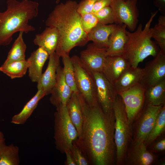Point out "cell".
<instances>
[{
	"label": "cell",
	"instance_id": "cell-13",
	"mask_svg": "<svg viewBox=\"0 0 165 165\" xmlns=\"http://www.w3.org/2000/svg\"><path fill=\"white\" fill-rule=\"evenodd\" d=\"M163 105H145L137 124L134 141L145 142L152 129Z\"/></svg>",
	"mask_w": 165,
	"mask_h": 165
},
{
	"label": "cell",
	"instance_id": "cell-39",
	"mask_svg": "<svg viewBox=\"0 0 165 165\" xmlns=\"http://www.w3.org/2000/svg\"><path fill=\"white\" fill-rule=\"evenodd\" d=\"M153 149L156 151H162L165 149V139L163 138L156 142L153 147Z\"/></svg>",
	"mask_w": 165,
	"mask_h": 165
},
{
	"label": "cell",
	"instance_id": "cell-20",
	"mask_svg": "<svg viewBox=\"0 0 165 165\" xmlns=\"http://www.w3.org/2000/svg\"><path fill=\"white\" fill-rule=\"evenodd\" d=\"M49 55L43 48L38 47L27 59L30 63L28 68V76L33 82H37L41 77L44 64Z\"/></svg>",
	"mask_w": 165,
	"mask_h": 165
},
{
	"label": "cell",
	"instance_id": "cell-25",
	"mask_svg": "<svg viewBox=\"0 0 165 165\" xmlns=\"http://www.w3.org/2000/svg\"><path fill=\"white\" fill-rule=\"evenodd\" d=\"M145 102L146 105L159 106L165 104V79L145 89Z\"/></svg>",
	"mask_w": 165,
	"mask_h": 165
},
{
	"label": "cell",
	"instance_id": "cell-12",
	"mask_svg": "<svg viewBox=\"0 0 165 165\" xmlns=\"http://www.w3.org/2000/svg\"><path fill=\"white\" fill-rule=\"evenodd\" d=\"M140 83L146 89L165 79V54L159 51L155 58L143 68Z\"/></svg>",
	"mask_w": 165,
	"mask_h": 165
},
{
	"label": "cell",
	"instance_id": "cell-1",
	"mask_svg": "<svg viewBox=\"0 0 165 165\" xmlns=\"http://www.w3.org/2000/svg\"><path fill=\"white\" fill-rule=\"evenodd\" d=\"M83 116L82 132L75 141L89 164L112 165L116 159L113 111L105 113L97 103L89 105L78 94Z\"/></svg>",
	"mask_w": 165,
	"mask_h": 165
},
{
	"label": "cell",
	"instance_id": "cell-37",
	"mask_svg": "<svg viewBox=\"0 0 165 165\" xmlns=\"http://www.w3.org/2000/svg\"><path fill=\"white\" fill-rule=\"evenodd\" d=\"M154 4L158 8L159 11L165 15V0H153Z\"/></svg>",
	"mask_w": 165,
	"mask_h": 165
},
{
	"label": "cell",
	"instance_id": "cell-32",
	"mask_svg": "<svg viewBox=\"0 0 165 165\" xmlns=\"http://www.w3.org/2000/svg\"><path fill=\"white\" fill-rule=\"evenodd\" d=\"M94 13L98 23L103 24H119L116 15L110 6L104 7Z\"/></svg>",
	"mask_w": 165,
	"mask_h": 165
},
{
	"label": "cell",
	"instance_id": "cell-9",
	"mask_svg": "<svg viewBox=\"0 0 165 165\" xmlns=\"http://www.w3.org/2000/svg\"><path fill=\"white\" fill-rule=\"evenodd\" d=\"M96 86L98 103L106 113L113 112V107L117 93L113 84L101 72H93Z\"/></svg>",
	"mask_w": 165,
	"mask_h": 165
},
{
	"label": "cell",
	"instance_id": "cell-24",
	"mask_svg": "<svg viewBox=\"0 0 165 165\" xmlns=\"http://www.w3.org/2000/svg\"><path fill=\"white\" fill-rule=\"evenodd\" d=\"M41 90H38L36 94L25 105L19 113L12 118L11 123L16 125L24 124L37 107L39 101L46 96Z\"/></svg>",
	"mask_w": 165,
	"mask_h": 165
},
{
	"label": "cell",
	"instance_id": "cell-41",
	"mask_svg": "<svg viewBox=\"0 0 165 165\" xmlns=\"http://www.w3.org/2000/svg\"><path fill=\"white\" fill-rule=\"evenodd\" d=\"M60 0H56V3L57 4H58V3H59L60 2Z\"/></svg>",
	"mask_w": 165,
	"mask_h": 165
},
{
	"label": "cell",
	"instance_id": "cell-8",
	"mask_svg": "<svg viewBox=\"0 0 165 165\" xmlns=\"http://www.w3.org/2000/svg\"><path fill=\"white\" fill-rule=\"evenodd\" d=\"M137 0H112L110 5L117 18L119 24H124L129 31H134L137 27L139 11Z\"/></svg>",
	"mask_w": 165,
	"mask_h": 165
},
{
	"label": "cell",
	"instance_id": "cell-30",
	"mask_svg": "<svg viewBox=\"0 0 165 165\" xmlns=\"http://www.w3.org/2000/svg\"><path fill=\"white\" fill-rule=\"evenodd\" d=\"M62 57L64 67L63 72L65 79L73 93H78L75 79V73L72 63L69 56Z\"/></svg>",
	"mask_w": 165,
	"mask_h": 165
},
{
	"label": "cell",
	"instance_id": "cell-36",
	"mask_svg": "<svg viewBox=\"0 0 165 165\" xmlns=\"http://www.w3.org/2000/svg\"><path fill=\"white\" fill-rule=\"evenodd\" d=\"M112 0H98L95 3L92 13H94L107 6H110Z\"/></svg>",
	"mask_w": 165,
	"mask_h": 165
},
{
	"label": "cell",
	"instance_id": "cell-16",
	"mask_svg": "<svg viewBox=\"0 0 165 165\" xmlns=\"http://www.w3.org/2000/svg\"><path fill=\"white\" fill-rule=\"evenodd\" d=\"M130 66L128 62L122 56H107L101 73L109 81L114 84Z\"/></svg>",
	"mask_w": 165,
	"mask_h": 165
},
{
	"label": "cell",
	"instance_id": "cell-7",
	"mask_svg": "<svg viewBox=\"0 0 165 165\" xmlns=\"http://www.w3.org/2000/svg\"><path fill=\"white\" fill-rule=\"evenodd\" d=\"M71 58L79 93L89 105H95L97 101L96 84L92 73L83 65L79 56L74 55Z\"/></svg>",
	"mask_w": 165,
	"mask_h": 165
},
{
	"label": "cell",
	"instance_id": "cell-6",
	"mask_svg": "<svg viewBox=\"0 0 165 165\" xmlns=\"http://www.w3.org/2000/svg\"><path fill=\"white\" fill-rule=\"evenodd\" d=\"M54 115V137L56 148L61 153L70 150L78 138L77 130L69 117L66 105L56 107Z\"/></svg>",
	"mask_w": 165,
	"mask_h": 165
},
{
	"label": "cell",
	"instance_id": "cell-23",
	"mask_svg": "<svg viewBox=\"0 0 165 165\" xmlns=\"http://www.w3.org/2000/svg\"><path fill=\"white\" fill-rule=\"evenodd\" d=\"M66 106L69 117L77 130L79 137L82 132L83 116L78 93H72Z\"/></svg>",
	"mask_w": 165,
	"mask_h": 165
},
{
	"label": "cell",
	"instance_id": "cell-26",
	"mask_svg": "<svg viewBox=\"0 0 165 165\" xmlns=\"http://www.w3.org/2000/svg\"><path fill=\"white\" fill-rule=\"evenodd\" d=\"M20 162L18 147L5 142L0 145V165H19Z\"/></svg>",
	"mask_w": 165,
	"mask_h": 165
},
{
	"label": "cell",
	"instance_id": "cell-18",
	"mask_svg": "<svg viewBox=\"0 0 165 165\" xmlns=\"http://www.w3.org/2000/svg\"><path fill=\"white\" fill-rule=\"evenodd\" d=\"M126 28L125 24H116L109 37L108 46L107 49L108 56H122L127 39Z\"/></svg>",
	"mask_w": 165,
	"mask_h": 165
},
{
	"label": "cell",
	"instance_id": "cell-17",
	"mask_svg": "<svg viewBox=\"0 0 165 165\" xmlns=\"http://www.w3.org/2000/svg\"><path fill=\"white\" fill-rule=\"evenodd\" d=\"M146 146L144 141H134L128 153L127 163L132 165H150L153 163L155 157Z\"/></svg>",
	"mask_w": 165,
	"mask_h": 165
},
{
	"label": "cell",
	"instance_id": "cell-5",
	"mask_svg": "<svg viewBox=\"0 0 165 165\" xmlns=\"http://www.w3.org/2000/svg\"><path fill=\"white\" fill-rule=\"evenodd\" d=\"M113 110L115 118L114 140L116 160L117 164H120L124 161L127 155L131 135V124L128 121L123 101L118 94Z\"/></svg>",
	"mask_w": 165,
	"mask_h": 165
},
{
	"label": "cell",
	"instance_id": "cell-31",
	"mask_svg": "<svg viewBox=\"0 0 165 165\" xmlns=\"http://www.w3.org/2000/svg\"><path fill=\"white\" fill-rule=\"evenodd\" d=\"M152 28V38L159 46L160 51L165 54V15L160 16L157 23Z\"/></svg>",
	"mask_w": 165,
	"mask_h": 165
},
{
	"label": "cell",
	"instance_id": "cell-19",
	"mask_svg": "<svg viewBox=\"0 0 165 165\" xmlns=\"http://www.w3.org/2000/svg\"><path fill=\"white\" fill-rule=\"evenodd\" d=\"M144 69L138 67L128 68L113 84L117 94L126 90L140 83Z\"/></svg>",
	"mask_w": 165,
	"mask_h": 165
},
{
	"label": "cell",
	"instance_id": "cell-38",
	"mask_svg": "<svg viewBox=\"0 0 165 165\" xmlns=\"http://www.w3.org/2000/svg\"><path fill=\"white\" fill-rule=\"evenodd\" d=\"M65 154L66 159L64 164L66 165H76L70 150H66Z\"/></svg>",
	"mask_w": 165,
	"mask_h": 165
},
{
	"label": "cell",
	"instance_id": "cell-40",
	"mask_svg": "<svg viewBox=\"0 0 165 165\" xmlns=\"http://www.w3.org/2000/svg\"><path fill=\"white\" fill-rule=\"evenodd\" d=\"M5 138L3 133L0 130V145L5 142Z\"/></svg>",
	"mask_w": 165,
	"mask_h": 165
},
{
	"label": "cell",
	"instance_id": "cell-42",
	"mask_svg": "<svg viewBox=\"0 0 165 165\" xmlns=\"http://www.w3.org/2000/svg\"><path fill=\"white\" fill-rule=\"evenodd\" d=\"M22 0L31 1V0Z\"/></svg>",
	"mask_w": 165,
	"mask_h": 165
},
{
	"label": "cell",
	"instance_id": "cell-4",
	"mask_svg": "<svg viewBox=\"0 0 165 165\" xmlns=\"http://www.w3.org/2000/svg\"><path fill=\"white\" fill-rule=\"evenodd\" d=\"M159 10L151 14L144 28L140 24L133 32L126 30L127 41L122 56L128 62L130 66L135 68L139 64L149 56L155 57L159 51L152 41L153 28L151 25Z\"/></svg>",
	"mask_w": 165,
	"mask_h": 165
},
{
	"label": "cell",
	"instance_id": "cell-21",
	"mask_svg": "<svg viewBox=\"0 0 165 165\" xmlns=\"http://www.w3.org/2000/svg\"><path fill=\"white\" fill-rule=\"evenodd\" d=\"M59 38L57 29L47 26L42 33L35 35L33 42L35 45L44 49L50 55L55 52Z\"/></svg>",
	"mask_w": 165,
	"mask_h": 165
},
{
	"label": "cell",
	"instance_id": "cell-3",
	"mask_svg": "<svg viewBox=\"0 0 165 165\" xmlns=\"http://www.w3.org/2000/svg\"><path fill=\"white\" fill-rule=\"evenodd\" d=\"M7 9L0 12V46L9 45L15 33L35 31L29 21L38 15V3L31 1L8 0Z\"/></svg>",
	"mask_w": 165,
	"mask_h": 165
},
{
	"label": "cell",
	"instance_id": "cell-15",
	"mask_svg": "<svg viewBox=\"0 0 165 165\" xmlns=\"http://www.w3.org/2000/svg\"><path fill=\"white\" fill-rule=\"evenodd\" d=\"M60 57L55 52L49 55L46 69L37 82L38 90H42L46 95L50 94L55 84L57 69L60 65Z\"/></svg>",
	"mask_w": 165,
	"mask_h": 165
},
{
	"label": "cell",
	"instance_id": "cell-27",
	"mask_svg": "<svg viewBox=\"0 0 165 165\" xmlns=\"http://www.w3.org/2000/svg\"><path fill=\"white\" fill-rule=\"evenodd\" d=\"M23 33L22 31L19 32L18 36L8 52L7 58L3 64L26 60L25 52L27 46L23 39Z\"/></svg>",
	"mask_w": 165,
	"mask_h": 165
},
{
	"label": "cell",
	"instance_id": "cell-28",
	"mask_svg": "<svg viewBox=\"0 0 165 165\" xmlns=\"http://www.w3.org/2000/svg\"><path fill=\"white\" fill-rule=\"evenodd\" d=\"M29 61L27 60L12 62L0 67V71L11 79L21 78L26 74L30 65Z\"/></svg>",
	"mask_w": 165,
	"mask_h": 165
},
{
	"label": "cell",
	"instance_id": "cell-2",
	"mask_svg": "<svg viewBox=\"0 0 165 165\" xmlns=\"http://www.w3.org/2000/svg\"><path fill=\"white\" fill-rule=\"evenodd\" d=\"M78 5L76 1L72 0L58 3L45 21L46 26L55 27L58 30L59 38L55 52L60 57L69 56L74 48L83 46L89 42L82 27Z\"/></svg>",
	"mask_w": 165,
	"mask_h": 165
},
{
	"label": "cell",
	"instance_id": "cell-33",
	"mask_svg": "<svg viewBox=\"0 0 165 165\" xmlns=\"http://www.w3.org/2000/svg\"><path fill=\"white\" fill-rule=\"evenodd\" d=\"M80 15L82 28L87 34L98 23L97 19L92 12Z\"/></svg>",
	"mask_w": 165,
	"mask_h": 165
},
{
	"label": "cell",
	"instance_id": "cell-11",
	"mask_svg": "<svg viewBox=\"0 0 165 165\" xmlns=\"http://www.w3.org/2000/svg\"><path fill=\"white\" fill-rule=\"evenodd\" d=\"M107 49L93 43L89 44L85 50L80 52V60L83 65L92 73L101 72L108 56Z\"/></svg>",
	"mask_w": 165,
	"mask_h": 165
},
{
	"label": "cell",
	"instance_id": "cell-14",
	"mask_svg": "<svg viewBox=\"0 0 165 165\" xmlns=\"http://www.w3.org/2000/svg\"><path fill=\"white\" fill-rule=\"evenodd\" d=\"M72 93L65 79L63 68L60 65L57 69L55 84L50 93V101L56 107L66 105Z\"/></svg>",
	"mask_w": 165,
	"mask_h": 165
},
{
	"label": "cell",
	"instance_id": "cell-35",
	"mask_svg": "<svg viewBox=\"0 0 165 165\" xmlns=\"http://www.w3.org/2000/svg\"><path fill=\"white\" fill-rule=\"evenodd\" d=\"M98 0H82L78 3L77 10L80 15L91 13Z\"/></svg>",
	"mask_w": 165,
	"mask_h": 165
},
{
	"label": "cell",
	"instance_id": "cell-22",
	"mask_svg": "<svg viewBox=\"0 0 165 165\" xmlns=\"http://www.w3.org/2000/svg\"><path fill=\"white\" fill-rule=\"evenodd\" d=\"M116 24H103L98 23L87 34L88 41H92L96 45L107 48L109 37Z\"/></svg>",
	"mask_w": 165,
	"mask_h": 165
},
{
	"label": "cell",
	"instance_id": "cell-29",
	"mask_svg": "<svg viewBox=\"0 0 165 165\" xmlns=\"http://www.w3.org/2000/svg\"><path fill=\"white\" fill-rule=\"evenodd\" d=\"M165 129V105L164 104L159 113L154 126L145 141L147 145L153 141L164 131Z\"/></svg>",
	"mask_w": 165,
	"mask_h": 165
},
{
	"label": "cell",
	"instance_id": "cell-34",
	"mask_svg": "<svg viewBox=\"0 0 165 165\" xmlns=\"http://www.w3.org/2000/svg\"><path fill=\"white\" fill-rule=\"evenodd\" d=\"M76 165H88L89 164L79 148L74 141L70 149Z\"/></svg>",
	"mask_w": 165,
	"mask_h": 165
},
{
	"label": "cell",
	"instance_id": "cell-10",
	"mask_svg": "<svg viewBox=\"0 0 165 165\" xmlns=\"http://www.w3.org/2000/svg\"><path fill=\"white\" fill-rule=\"evenodd\" d=\"M145 89L140 83L118 94L125 106L128 121L131 124L142 110L145 103Z\"/></svg>",
	"mask_w": 165,
	"mask_h": 165
}]
</instances>
